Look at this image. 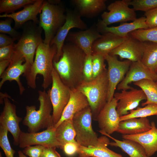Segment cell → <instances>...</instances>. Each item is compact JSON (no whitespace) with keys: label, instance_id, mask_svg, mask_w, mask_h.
Listing matches in <instances>:
<instances>
[{"label":"cell","instance_id":"836d02e7","mask_svg":"<svg viewBox=\"0 0 157 157\" xmlns=\"http://www.w3.org/2000/svg\"><path fill=\"white\" fill-rule=\"evenodd\" d=\"M129 35L142 42L149 41L157 43V27L138 29L132 32Z\"/></svg>","mask_w":157,"mask_h":157},{"label":"cell","instance_id":"44dd1931","mask_svg":"<svg viewBox=\"0 0 157 157\" xmlns=\"http://www.w3.org/2000/svg\"><path fill=\"white\" fill-rule=\"evenodd\" d=\"M89 106L88 100L83 94L76 88L71 89L69 100L54 127L56 128L65 120L72 119L76 113Z\"/></svg>","mask_w":157,"mask_h":157},{"label":"cell","instance_id":"c3c4849f","mask_svg":"<svg viewBox=\"0 0 157 157\" xmlns=\"http://www.w3.org/2000/svg\"><path fill=\"white\" fill-rule=\"evenodd\" d=\"M19 157H27L21 151H19L18 152Z\"/></svg>","mask_w":157,"mask_h":157},{"label":"cell","instance_id":"7a4b0ae2","mask_svg":"<svg viewBox=\"0 0 157 157\" xmlns=\"http://www.w3.org/2000/svg\"><path fill=\"white\" fill-rule=\"evenodd\" d=\"M56 53L55 45L47 44L43 42L40 44L36 50L35 58L30 71L24 76L29 87L32 89L36 88V80L38 74L43 76L42 86L44 90L52 83L53 61Z\"/></svg>","mask_w":157,"mask_h":157},{"label":"cell","instance_id":"83f0119b","mask_svg":"<svg viewBox=\"0 0 157 157\" xmlns=\"http://www.w3.org/2000/svg\"><path fill=\"white\" fill-rule=\"evenodd\" d=\"M109 140L95 146L88 147L80 145L77 154L78 157H124L107 147Z\"/></svg>","mask_w":157,"mask_h":157},{"label":"cell","instance_id":"d6a6232c","mask_svg":"<svg viewBox=\"0 0 157 157\" xmlns=\"http://www.w3.org/2000/svg\"><path fill=\"white\" fill-rule=\"evenodd\" d=\"M36 0H1L0 1V13L7 14L34 3Z\"/></svg>","mask_w":157,"mask_h":157},{"label":"cell","instance_id":"f907efd6","mask_svg":"<svg viewBox=\"0 0 157 157\" xmlns=\"http://www.w3.org/2000/svg\"></svg>","mask_w":157,"mask_h":157},{"label":"cell","instance_id":"ac0fdd59","mask_svg":"<svg viewBox=\"0 0 157 157\" xmlns=\"http://www.w3.org/2000/svg\"><path fill=\"white\" fill-rule=\"evenodd\" d=\"M25 62L23 56L14 52L10 64L0 76L1 79L0 89L5 82L14 81L18 84L20 94H23L25 88L20 81V77L22 74L25 73L27 69V66Z\"/></svg>","mask_w":157,"mask_h":157},{"label":"cell","instance_id":"7dc6e473","mask_svg":"<svg viewBox=\"0 0 157 157\" xmlns=\"http://www.w3.org/2000/svg\"><path fill=\"white\" fill-rule=\"evenodd\" d=\"M8 98L11 99L12 100H13L12 99L11 97L6 93L3 94L2 92H0V102L1 104H2L4 103L3 100L5 98Z\"/></svg>","mask_w":157,"mask_h":157},{"label":"cell","instance_id":"1f68e13d","mask_svg":"<svg viewBox=\"0 0 157 157\" xmlns=\"http://www.w3.org/2000/svg\"><path fill=\"white\" fill-rule=\"evenodd\" d=\"M154 115H157V104H149L129 111L128 114L120 117V120L121 121L131 118L147 117Z\"/></svg>","mask_w":157,"mask_h":157},{"label":"cell","instance_id":"8d00e7d4","mask_svg":"<svg viewBox=\"0 0 157 157\" xmlns=\"http://www.w3.org/2000/svg\"><path fill=\"white\" fill-rule=\"evenodd\" d=\"M8 131L0 127V146L6 157H14L15 151L11 147L8 137Z\"/></svg>","mask_w":157,"mask_h":157},{"label":"cell","instance_id":"3957f363","mask_svg":"<svg viewBox=\"0 0 157 157\" xmlns=\"http://www.w3.org/2000/svg\"><path fill=\"white\" fill-rule=\"evenodd\" d=\"M108 85L106 69L91 80L83 81L76 88L86 97L91 110L92 119L95 121L107 102Z\"/></svg>","mask_w":157,"mask_h":157},{"label":"cell","instance_id":"4316f807","mask_svg":"<svg viewBox=\"0 0 157 157\" xmlns=\"http://www.w3.org/2000/svg\"><path fill=\"white\" fill-rule=\"evenodd\" d=\"M99 131L102 135L110 138L114 141L110 142L109 145L120 148L129 157H148L143 147L138 142L129 139H123L122 140H120L105 132L100 130Z\"/></svg>","mask_w":157,"mask_h":157},{"label":"cell","instance_id":"d590c367","mask_svg":"<svg viewBox=\"0 0 157 157\" xmlns=\"http://www.w3.org/2000/svg\"><path fill=\"white\" fill-rule=\"evenodd\" d=\"M92 68L93 78L101 74L106 69L105 67V56L98 53H93Z\"/></svg>","mask_w":157,"mask_h":157},{"label":"cell","instance_id":"ba28073f","mask_svg":"<svg viewBox=\"0 0 157 157\" xmlns=\"http://www.w3.org/2000/svg\"><path fill=\"white\" fill-rule=\"evenodd\" d=\"M71 89L62 82L54 68L52 74V86L47 92L51 103L53 126L60 119L64 109L69 100Z\"/></svg>","mask_w":157,"mask_h":157},{"label":"cell","instance_id":"ee69618b","mask_svg":"<svg viewBox=\"0 0 157 157\" xmlns=\"http://www.w3.org/2000/svg\"><path fill=\"white\" fill-rule=\"evenodd\" d=\"M16 40L3 33L0 34V47L8 46L14 43Z\"/></svg>","mask_w":157,"mask_h":157},{"label":"cell","instance_id":"4fadbf2b","mask_svg":"<svg viewBox=\"0 0 157 157\" xmlns=\"http://www.w3.org/2000/svg\"><path fill=\"white\" fill-rule=\"evenodd\" d=\"M8 99L5 98L3 100L4 106L0 116V127L11 133L14 144L17 145L19 144V135L22 131L19 124L22 119L17 115L16 106Z\"/></svg>","mask_w":157,"mask_h":157},{"label":"cell","instance_id":"8fae6325","mask_svg":"<svg viewBox=\"0 0 157 157\" xmlns=\"http://www.w3.org/2000/svg\"><path fill=\"white\" fill-rule=\"evenodd\" d=\"M129 0H117L107 7L108 12H104L101 15V19L98 21L108 26L111 24L134 21L137 18L135 11L129 7Z\"/></svg>","mask_w":157,"mask_h":157},{"label":"cell","instance_id":"d4e9b609","mask_svg":"<svg viewBox=\"0 0 157 157\" xmlns=\"http://www.w3.org/2000/svg\"><path fill=\"white\" fill-rule=\"evenodd\" d=\"M151 125L147 117L131 118L120 121L117 132L122 135L140 134L151 129Z\"/></svg>","mask_w":157,"mask_h":157},{"label":"cell","instance_id":"2e32d148","mask_svg":"<svg viewBox=\"0 0 157 157\" xmlns=\"http://www.w3.org/2000/svg\"><path fill=\"white\" fill-rule=\"evenodd\" d=\"M101 35L97 30L96 25L94 24L85 30L70 32L65 40L77 46L86 55H92V45Z\"/></svg>","mask_w":157,"mask_h":157},{"label":"cell","instance_id":"f35d334b","mask_svg":"<svg viewBox=\"0 0 157 157\" xmlns=\"http://www.w3.org/2000/svg\"><path fill=\"white\" fill-rule=\"evenodd\" d=\"M45 147L41 145L31 146L24 148L22 152L29 157H42Z\"/></svg>","mask_w":157,"mask_h":157},{"label":"cell","instance_id":"d6986e66","mask_svg":"<svg viewBox=\"0 0 157 157\" xmlns=\"http://www.w3.org/2000/svg\"><path fill=\"white\" fill-rule=\"evenodd\" d=\"M144 52L143 42L129 35L119 45L112 50L109 54L118 56L121 59H125L132 62L141 61Z\"/></svg>","mask_w":157,"mask_h":157},{"label":"cell","instance_id":"e575fe53","mask_svg":"<svg viewBox=\"0 0 157 157\" xmlns=\"http://www.w3.org/2000/svg\"><path fill=\"white\" fill-rule=\"evenodd\" d=\"M129 4L135 11L145 12L157 7V0H129Z\"/></svg>","mask_w":157,"mask_h":157},{"label":"cell","instance_id":"52a82bcc","mask_svg":"<svg viewBox=\"0 0 157 157\" xmlns=\"http://www.w3.org/2000/svg\"><path fill=\"white\" fill-rule=\"evenodd\" d=\"M92 119L90 106L76 113L73 118L76 134L75 140L81 146L86 147L97 146L109 139L105 135L98 137L92 129Z\"/></svg>","mask_w":157,"mask_h":157},{"label":"cell","instance_id":"681fc988","mask_svg":"<svg viewBox=\"0 0 157 157\" xmlns=\"http://www.w3.org/2000/svg\"><path fill=\"white\" fill-rule=\"evenodd\" d=\"M0 157H3L1 152H0Z\"/></svg>","mask_w":157,"mask_h":157},{"label":"cell","instance_id":"816d5d0a","mask_svg":"<svg viewBox=\"0 0 157 157\" xmlns=\"http://www.w3.org/2000/svg\"><path fill=\"white\" fill-rule=\"evenodd\" d=\"M156 82H157V81H156Z\"/></svg>","mask_w":157,"mask_h":157},{"label":"cell","instance_id":"f1b7e54d","mask_svg":"<svg viewBox=\"0 0 157 157\" xmlns=\"http://www.w3.org/2000/svg\"><path fill=\"white\" fill-rule=\"evenodd\" d=\"M76 135L72 119L64 121L56 128V138L61 145V149L67 143L77 142Z\"/></svg>","mask_w":157,"mask_h":157},{"label":"cell","instance_id":"9a60e30c","mask_svg":"<svg viewBox=\"0 0 157 157\" xmlns=\"http://www.w3.org/2000/svg\"><path fill=\"white\" fill-rule=\"evenodd\" d=\"M118 101L114 97L107 101L97 118L100 130L110 135L116 132L120 122L116 110Z\"/></svg>","mask_w":157,"mask_h":157},{"label":"cell","instance_id":"f6af8a7d","mask_svg":"<svg viewBox=\"0 0 157 157\" xmlns=\"http://www.w3.org/2000/svg\"><path fill=\"white\" fill-rule=\"evenodd\" d=\"M55 147H47L44 149L42 157H61Z\"/></svg>","mask_w":157,"mask_h":157},{"label":"cell","instance_id":"277c9868","mask_svg":"<svg viewBox=\"0 0 157 157\" xmlns=\"http://www.w3.org/2000/svg\"><path fill=\"white\" fill-rule=\"evenodd\" d=\"M40 106L36 110L34 105L26 107V115L23 121L28 132H36L40 130L53 126L51 112L52 106L49 93L43 91H38Z\"/></svg>","mask_w":157,"mask_h":157},{"label":"cell","instance_id":"cb8c5ba5","mask_svg":"<svg viewBox=\"0 0 157 157\" xmlns=\"http://www.w3.org/2000/svg\"><path fill=\"white\" fill-rule=\"evenodd\" d=\"M128 36L121 37L110 32L103 33L100 38L94 42L92 47L93 53L100 54L104 56L109 54L112 50L121 44Z\"/></svg>","mask_w":157,"mask_h":157},{"label":"cell","instance_id":"e0dca14e","mask_svg":"<svg viewBox=\"0 0 157 157\" xmlns=\"http://www.w3.org/2000/svg\"><path fill=\"white\" fill-rule=\"evenodd\" d=\"M144 79L157 81V74L146 67L141 61L132 62L123 80L118 84V90H128L133 87L129 85L132 82H136Z\"/></svg>","mask_w":157,"mask_h":157},{"label":"cell","instance_id":"ffe728a7","mask_svg":"<svg viewBox=\"0 0 157 157\" xmlns=\"http://www.w3.org/2000/svg\"><path fill=\"white\" fill-rule=\"evenodd\" d=\"M44 1L36 0L34 3L25 6L20 11L10 14L4 13L1 15L0 17L12 18L15 22V28L20 27L30 20L38 24L39 22L37 16L41 12Z\"/></svg>","mask_w":157,"mask_h":157},{"label":"cell","instance_id":"9c48e42d","mask_svg":"<svg viewBox=\"0 0 157 157\" xmlns=\"http://www.w3.org/2000/svg\"><path fill=\"white\" fill-rule=\"evenodd\" d=\"M81 17L76 9L66 8L65 22L58 30L50 44L55 45L57 48V53L53 60L58 61L59 60L62 54L64 41L70 30L74 28H79L81 30L88 28L87 24Z\"/></svg>","mask_w":157,"mask_h":157},{"label":"cell","instance_id":"6da1fadb","mask_svg":"<svg viewBox=\"0 0 157 157\" xmlns=\"http://www.w3.org/2000/svg\"><path fill=\"white\" fill-rule=\"evenodd\" d=\"M62 54L53 67L62 82L70 89L76 88L84 80L83 69L86 55L79 48L67 42L64 44Z\"/></svg>","mask_w":157,"mask_h":157},{"label":"cell","instance_id":"484cf974","mask_svg":"<svg viewBox=\"0 0 157 157\" xmlns=\"http://www.w3.org/2000/svg\"><path fill=\"white\" fill-rule=\"evenodd\" d=\"M106 0H73L72 3L81 17L93 18L105 10Z\"/></svg>","mask_w":157,"mask_h":157},{"label":"cell","instance_id":"603a6c76","mask_svg":"<svg viewBox=\"0 0 157 157\" xmlns=\"http://www.w3.org/2000/svg\"><path fill=\"white\" fill-rule=\"evenodd\" d=\"M96 27L100 33L110 32L122 37H127L130 33L138 29L149 28L146 23L145 17L137 18L132 22L124 23L116 26L108 27L98 21Z\"/></svg>","mask_w":157,"mask_h":157},{"label":"cell","instance_id":"8992f818","mask_svg":"<svg viewBox=\"0 0 157 157\" xmlns=\"http://www.w3.org/2000/svg\"><path fill=\"white\" fill-rule=\"evenodd\" d=\"M33 21L23 25L22 34L14 46V51L23 56L27 66L25 75L30 71L34 62V56L38 46L43 42L41 34L42 28Z\"/></svg>","mask_w":157,"mask_h":157},{"label":"cell","instance_id":"f546056e","mask_svg":"<svg viewBox=\"0 0 157 157\" xmlns=\"http://www.w3.org/2000/svg\"><path fill=\"white\" fill-rule=\"evenodd\" d=\"M144 52L141 62L146 67L157 74V43L143 42Z\"/></svg>","mask_w":157,"mask_h":157},{"label":"cell","instance_id":"7402d4cb","mask_svg":"<svg viewBox=\"0 0 157 157\" xmlns=\"http://www.w3.org/2000/svg\"><path fill=\"white\" fill-rule=\"evenodd\" d=\"M151 124V129L143 133L135 135H122V136L123 139L133 140L140 144L148 157L152 156L157 152V128L154 121Z\"/></svg>","mask_w":157,"mask_h":157},{"label":"cell","instance_id":"7bdbcfd3","mask_svg":"<svg viewBox=\"0 0 157 157\" xmlns=\"http://www.w3.org/2000/svg\"><path fill=\"white\" fill-rule=\"evenodd\" d=\"M14 43L8 46L0 48V61L10 60L14 51Z\"/></svg>","mask_w":157,"mask_h":157},{"label":"cell","instance_id":"7c38bea8","mask_svg":"<svg viewBox=\"0 0 157 157\" xmlns=\"http://www.w3.org/2000/svg\"><path fill=\"white\" fill-rule=\"evenodd\" d=\"M19 145L22 148L35 145H41L47 147L60 148L61 147L56 138V128L53 126L39 132L26 133L21 131Z\"/></svg>","mask_w":157,"mask_h":157},{"label":"cell","instance_id":"5b68a950","mask_svg":"<svg viewBox=\"0 0 157 157\" xmlns=\"http://www.w3.org/2000/svg\"><path fill=\"white\" fill-rule=\"evenodd\" d=\"M66 10L60 1H44L40 13L39 26L43 29V42L50 45L66 20Z\"/></svg>","mask_w":157,"mask_h":157},{"label":"cell","instance_id":"4dcf8cb0","mask_svg":"<svg viewBox=\"0 0 157 157\" xmlns=\"http://www.w3.org/2000/svg\"><path fill=\"white\" fill-rule=\"evenodd\" d=\"M134 84L141 88L147 98L146 101L142 103V106L148 104H157V82L148 79H144L134 83Z\"/></svg>","mask_w":157,"mask_h":157},{"label":"cell","instance_id":"ab89813d","mask_svg":"<svg viewBox=\"0 0 157 157\" xmlns=\"http://www.w3.org/2000/svg\"><path fill=\"white\" fill-rule=\"evenodd\" d=\"M84 81H89L93 78L92 55H86L83 67Z\"/></svg>","mask_w":157,"mask_h":157},{"label":"cell","instance_id":"bcb514c9","mask_svg":"<svg viewBox=\"0 0 157 157\" xmlns=\"http://www.w3.org/2000/svg\"><path fill=\"white\" fill-rule=\"evenodd\" d=\"M10 60H4L0 61V76L6 70V68L9 66Z\"/></svg>","mask_w":157,"mask_h":157},{"label":"cell","instance_id":"60d3db41","mask_svg":"<svg viewBox=\"0 0 157 157\" xmlns=\"http://www.w3.org/2000/svg\"><path fill=\"white\" fill-rule=\"evenodd\" d=\"M147 25L149 28L157 27V7L145 12Z\"/></svg>","mask_w":157,"mask_h":157},{"label":"cell","instance_id":"30bf717a","mask_svg":"<svg viewBox=\"0 0 157 157\" xmlns=\"http://www.w3.org/2000/svg\"><path fill=\"white\" fill-rule=\"evenodd\" d=\"M105 58L108 65V85L107 101H109L114 98L117 87L124 78L132 62L127 60L120 61L116 56L109 54L105 56Z\"/></svg>","mask_w":157,"mask_h":157},{"label":"cell","instance_id":"74e56055","mask_svg":"<svg viewBox=\"0 0 157 157\" xmlns=\"http://www.w3.org/2000/svg\"><path fill=\"white\" fill-rule=\"evenodd\" d=\"M12 19L7 18L5 20L0 21V32L1 33H6L17 40L19 38L20 34L19 32L12 28L11 24Z\"/></svg>","mask_w":157,"mask_h":157},{"label":"cell","instance_id":"5bb4252c","mask_svg":"<svg viewBox=\"0 0 157 157\" xmlns=\"http://www.w3.org/2000/svg\"><path fill=\"white\" fill-rule=\"evenodd\" d=\"M114 97L118 101L116 110L120 117L128 114L129 111L137 107L141 101L147 99L142 90L133 88L129 91L124 90L115 93Z\"/></svg>","mask_w":157,"mask_h":157},{"label":"cell","instance_id":"b9f144b4","mask_svg":"<svg viewBox=\"0 0 157 157\" xmlns=\"http://www.w3.org/2000/svg\"><path fill=\"white\" fill-rule=\"evenodd\" d=\"M79 146L77 142H67L63 146L61 149L66 155L72 156L77 154Z\"/></svg>","mask_w":157,"mask_h":157}]
</instances>
